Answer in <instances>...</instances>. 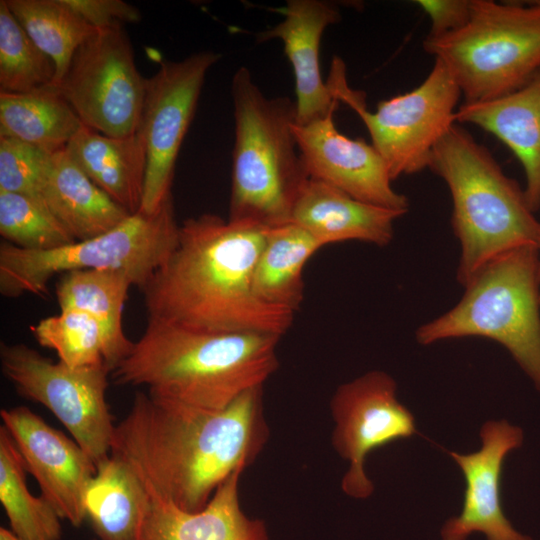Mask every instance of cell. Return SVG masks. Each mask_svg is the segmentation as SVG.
<instances>
[{"mask_svg":"<svg viewBox=\"0 0 540 540\" xmlns=\"http://www.w3.org/2000/svg\"><path fill=\"white\" fill-rule=\"evenodd\" d=\"M0 234L26 250H49L76 242L42 200L1 190Z\"/></svg>","mask_w":540,"mask_h":540,"instance_id":"obj_31","label":"cell"},{"mask_svg":"<svg viewBox=\"0 0 540 540\" xmlns=\"http://www.w3.org/2000/svg\"><path fill=\"white\" fill-rule=\"evenodd\" d=\"M434 60L416 88L378 102L374 112L367 109L364 93L348 86L342 59L332 60L330 91L360 117L393 181L428 168L436 145L456 123L460 89L446 67Z\"/></svg>","mask_w":540,"mask_h":540,"instance_id":"obj_9","label":"cell"},{"mask_svg":"<svg viewBox=\"0 0 540 540\" xmlns=\"http://www.w3.org/2000/svg\"><path fill=\"white\" fill-rule=\"evenodd\" d=\"M428 169L451 194V223L461 248L456 276L462 286L505 253L540 250V222L524 189L461 124L455 123L436 145Z\"/></svg>","mask_w":540,"mask_h":540,"instance_id":"obj_4","label":"cell"},{"mask_svg":"<svg viewBox=\"0 0 540 540\" xmlns=\"http://www.w3.org/2000/svg\"><path fill=\"white\" fill-rule=\"evenodd\" d=\"M222 55L212 50L182 60H162L147 78L137 133L146 149V174L140 210L153 213L172 193L176 159L196 111L209 69Z\"/></svg>","mask_w":540,"mask_h":540,"instance_id":"obj_12","label":"cell"},{"mask_svg":"<svg viewBox=\"0 0 540 540\" xmlns=\"http://www.w3.org/2000/svg\"><path fill=\"white\" fill-rule=\"evenodd\" d=\"M0 540H22L17 535H15L10 529L1 527L0 528Z\"/></svg>","mask_w":540,"mask_h":540,"instance_id":"obj_35","label":"cell"},{"mask_svg":"<svg viewBox=\"0 0 540 540\" xmlns=\"http://www.w3.org/2000/svg\"><path fill=\"white\" fill-rule=\"evenodd\" d=\"M65 150L117 204L130 214L140 210L146 149L137 132L127 137H111L82 125Z\"/></svg>","mask_w":540,"mask_h":540,"instance_id":"obj_22","label":"cell"},{"mask_svg":"<svg viewBox=\"0 0 540 540\" xmlns=\"http://www.w3.org/2000/svg\"><path fill=\"white\" fill-rule=\"evenodd\" d=\"M404 212L358 200L323 181L308 178L292 206L290 220L322 247L344 241L388 245Z\"/></svg>","mask_w":540,"mask_h":540,"instance_id":"obj_19","label":"cell"},{"mask_svg":"<svg viewBox=\"0 0 540 540\" xmlns=\"http://www.w3.org/2000/svg\"><path fill=\"white\" fill-rule=\"evenodd\" d=\"M480 450L449 455L465 478L463 506L458 516L448 519L441 529L442 540H466L482 533L486 540H532L517 531L505 516L500 500V479L509 452L523 443V431L506 420L488 421L480 430Z\"/></svg>","mask_w":540,"mask_h":540,"instance_id":"obj_16","label":"cell"},{"mask_svg":"<svg viewBox=\"0 0 540 540\" xmlns=\"http://www.w3.org/2000/svg\"><path fill=\"white\" fill-rule=\"evenodd\" d=\"M396 382L383 371H370L341 384L330 400L332 446L348 462L341 489L366 499L374 484L364 464L373 450L417 433L413 414L396 396Z\"/></svg>","mask_w":540,"mask_h":540,"instance_id":"obj_13","label":"cell"},{"mask_svg":"<svg viewBox=\"0 0 540 540\" xmlns=\"http://www.w3.org/2000/svg\"><path fill=\"white\" fill-rule=\"evenodd\" d=\"M178 230L171 193L153 213L139 210L94 238L39 251L1 242L0 293L47 294L54 275L87 269L124 270L142 290L175 247Z\"/></svg>","mask_w":540,"mask_h":540,"instance_id":"obj_8","label":"cell"},{"mask_svg":"<svg viewBox=\"0 0 540 540\" xmlns=\"http://www.w3.org/2000/svg\"><path fill=\"white\" fill-rule=\"evenodd\" d=\"M423 48L446 67L465 103L510 93L540 69V0H471L468 21L426 36Z\"/></svg>","mask_w":540,"mask_h":540,"instance_id":"obj_7","label":"cell"},{"mask_svg":"<svg viewBox=\"0 0 540 540\" xmlns=\"http://www.w3.org/2000/svg\"><path fill=\"white\" fill-rule=\"evenodd\" d=\"M268 439L263 386L220 410L137 392L115 427L111 454L149 492L197 512L225 480L256 460Z\"/></svg>","mask_w":540,"mask_h":540,"instance_id":"obj_1","label":"cell"},{"mask_svg":"<svg viewBox=\"0 0 540 540\" xmlns=\"http://www.w3.org/2000/svg\"><path fill=\"white\" fill-rule=\"evenodd\" d=\"M268 227L205 213L179 225L175 247L141 290L149 321L211 332L284 335L295 313L253 290Z\"/></svg>","mask_w":540,"mask_h":540,"instance_id":"obj_2","label":"cell"},{"mask_svg":"<svg viewBox=\"0 0 540 540\" xmlns=\"http://www.w3.org/2000/svg\"><path fill=\"white\" fill-rule=\"evenodd\" d=\"M0 417L41 496L62 519L79 527L86 520L84 497L97 471L95 462L74 439L26 406L3 408Z\"/></svg>","mask_w":540,"mask_h":540,"instance_id":"obj_14","label":"cell"},{"mask_svg":"<svg viewBox=\"0 0 540 540\" xmlns=\"http://www.w3.org/2000/svg\"><path fill=\"white\" fill-rule=\"evenodd\" d=\"M93 540H97V539H93Z\"/></svg>","mask_w":540,"mask_h":540,"instance_id":"obj_36","label":"cell"},{"mask_svg":"<svg viewBox=\"0 0 540 540\" xmlns=\"http://www.w3.org/2000/svg\"><path fill=\"white\" fill-rule=\"evenodd\" d=\"M82 125L56 84L26 93H0V137L52 154L64 149Z\"/></svg>","mask_w":540,"mask_h":540,"instance_id":"obj_25","label":"cell"},{"mask_svg":"<svg viewBox=\"0 0 540 540\" xmlns=\"http://www.w3.org/2000/svg\"><path fill=\"white\" fill-rule=\"evenodd\" d=\"M53 61L28 36L5 0L0 1V93H26L55 84Z\"/></svg>","mask_w":540,"mask_h":540,"instance_id":"obj_30","label":"cell"},{"mask_svg":"<svg viewBox=\"0 0 540 540\" xmlns=\"http://www.w3.org/2000/svg\"><path fill=\"white\" fill-rule=\"evenodd\" d=\"M132 285L130 274L117 269L70 271L64 273L56 285L60 310L84 311L100 323L114 368L133 345L123 329V310Z\"/></svg>","mask_w":540,"mask_h":540,"instance_id":"obj_26","label":"cell"},{"mask_svg":"<svg viewBox=\"0 0 540 540\" xmlns=\"http://www.w3.org/2000/svg\"><path fill=\"white\" fill-rule=\"evenodd\" d=\"M147 78L123 25L94 30L56 84L83 125L111 137L137 132Z\"/></svg>","mask_w":540,"mask_h":540,"instance_id":"obj_11","label":"cell"},{"mask_svg":"<svg viewBox=\"0 0 540 540\" xmlns=\"http://www.w3.org/2000/svg\"><path fill=\"white\" fill-rule=\"evenodd\" d=\"M231 95L235 138L228 219L268 228L287 223L309 178L293 131L295 100L266 97L246 67L233 75Z\"/></svg>","mask_w":540,"mask_h":540,"instance_id":"obj_5","label":"cell"},{"mask_svg":"<svg viewBox=\"0 0 540 540\" xmlns=\"http://www.w3.org/2000/svg\"><path fill=\"white\" fill-rule=\"evenodd\" d=\"M5 1L28 36L53 61L58 84L77 48L96 29L65 0Z\"/></svg>","mask_w":540,"mask_h":540,"instance_id":"obj_28","label":"cell"},{"mask_svg":"<svg viewBox=\"0 0 540 540\" xmlns=\"http://www.w3.org/2000/svg\"><path fill=\"white\" fill-rule=\"evenodd\" d=\"M236 471L200 511L183 510L149 492L139 540H271L265 522L246 515Z\"/></svg>","mask_w":540,"mask_h":540,"instance_id":"obj_18","label":"cell"},{"mask_svg":"<svg viewBox=\"0 0 540 540\" xmlns=\"http://www.w3.org/2000/svg\"><path fill=\"white\" fill-rule=\"evenodd\" d=\"M280 336L211 332L147 321L141 337L112 370L119 385L193 407L220 410L262 387L278 369Z\"/></svg>","mask_w":540,"mask_h":540,"instance_id":"obj_3","label":"cell"},{"mask_svg":"<svg viewBox=\"0 0 540 540\" xmlns=\"http://www.w3.org/2000/svg\"><path fill=\"white\" fill-rule=\"evenodd\" d=\"M429 17L428 37H440L461 28L469 19L471 0H418Z\"/></svg>","mask_w":540,"mask_h":540,"instance_id":"obj_34","label":"cell"},{"mask_svg":"<svg viewBox=\"0 0 540 540\" xmlns=\"http://www.w3.org/2000/svg\"><path fill=\"white\" fill-rule=\"evenodd\" d=\"M322 248L304 228L287 222L270 227L253 272V290L265 304L295 313L304 299L303 270Z\"/></svg>","mask_w":540,"mask_h":540,"instance_id":"obj_24","label":"cell"},{"mask_svg":"<svg viewBox=\"0 0 540 540\" xmlns=\"http://www.w3.org/2000/svg\"><path fill=\"white\" fill-rule=\"evenodd\" d=\"M92 28L100 30L138 23L140 11L122 0H65Z\"/></svg>","mask_w":540,"mask_h":540,"instance_id":"obj_33","label":"cell"},{"mask_svg":"<svg viewBox=\"0 0 540 540\" xmlns=\"http://www.w3.org/2000/svg\"><path fill=\"white\" fill-rule=\"evenodd\" d=\"M0 363L17 392L46 407L96 465L111 454L116 425L106 401L108 367L73 368L25 344L3 342Z\"/></svg>","mask_w":540,"mask_h":540,"instance_id":"obj_10","label":"cell"},{"mask_svg":"<svg viewBox=\"0 0 540 540\" xmlns=\"http://www.w3.org/2000/svg\"><path fill=\"white\" fill-rule=\"evenodd\" d=\"M50 157L51 153L28 143L0 137V190L42 200Z\"/></svg>","mask_w":540,"mask_h":540,"instance_id":"obj_32","label":"cell"},{"mask_svg":"<svg viewBox=\"0 0 540 540\" xmlns=\"http://www.w3.org/2000/svg\"><path fill=\"white\" fill-rule=\"evenodd\" d=\"M456 123L472 124L494 135L523 167L525 196L540 208V69L521 87L500 97L458 106Z\"/></svg>","mask_w":540,"mask_h":540,"instance_id":"obj_20","label":"cell"},{"mask_svg":"<svg viewBox=\"0 0 540 540\" xmlns=\"http://www.w3.org/2000/svg\"><path fill=\"white\" fill-rule=\"evenodd\" d=\"M296 143L310 178L332 185L350 196L407 213L409 200L392 186L387 166L363 139L342 134L334 112L306 124H294Z\"/></svg>","mask_w":540,"mask_h":540,"instance_id":"obj_15","label":"cell"},{"mask_svg":"<svg viewBox=\"0 0 540 540\" xmlns=\"http://www.w3.org/2000/svg\"><path fill=\"white\" fill-rule=\"evenodd\" d=\"M26 474L20 452L1 425L0 501L10 530L22 540H60L62 518L45 498L30 492Z\"/></svg>","mask_w":540,"mask_h":540,"instance_id":"obj_27","label":"cell"},{"mask_svg":"<svg viewBox=\"0 0 540 540\" xmlns=\"http://www.w3.org/2000/svg\"><path fill=\"white\" fill-rule=\"evenodd\" d=\"M32 333L42 346L54 350L59 361L76 367L114 368L103 328L90 314L80 310H61L58 315L40 320Z\"/></svg>","mask_w":540,"mask_h":540,"instance_id":"obj_29","label":"cell"},{"mask_svg":"<svg viewBox=\"0 0 540 540\" xmlns=\"http://www.w3.org/2000/svg\"><path fill=\"white\" fill-rule=\"evenodd\" d=\"M540 250L523 247L481 268L460 301L420 326L422 345L484 337L504 346L540 391Z\"/></svg>","mask_w":540,"mask_h":540,"instance_id":"obj_6","label":"cell"},{"mask_svg":"<svg viewBox=\"0 0 540 540\" xmlns=\"http://www.w3.org/2000/svg\"><path fill=\"white\" fill-rule=\"evenodd\" d=\"M278 24L257 34L258 43L279 39L295 77L296 124L335 112L338 100L322 79L320 42L326 28L341 20L337 4L325 0H288Z\"/></svg>","mask_w":540,"mask_h":540,"instance_id":"obj_17","label":"cell"},{"mask_svg":"<svg viewBox=\"0 0 540 540\" xmlns=\"http://www.w3.org/2000/svg\"><path fill=\"white\" fill-rule=\"evenodd\" d=\"M147 500V491L136 474L110 454L97 465L86 489V520L99 540H139Z\"/></svg>","mask_w":540,"mask_h":540,"instance_id":"obj_23","label":"cell"},{"mask_svg":"<svg viewBox=\"0 0 540 540\" xmlns=\"http://www.w3.org/2000/svg\"><path fill=\"white\" fill-rule=\"evenodd\" d=\"M41 197L76 241L107 233L130 215L86 175L65 148L51 154Z\"/></svg>","mask_w":540,"mask_h":540,"instance_id":"obj_21","label":"cell"}]
</instances>
